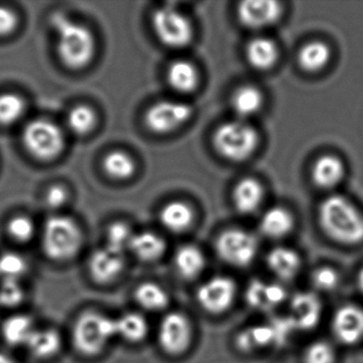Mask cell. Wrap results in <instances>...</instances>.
Masks as SVG:
<instances>
[{
    "label": "cell",
    "instance_id": "7a4b0ae2",
    "mask_svg": "<svg viewBox=\"0 0 363 363\" xmlns=\"http://www.w3.org/2000/svg\"><path fill=\"white\" fill-rule=\"evenodd\" d=\"M50 22L58 37L57 50L61 62L71 69L86 67L95 54L94 35L90 29L62 13L54 14Z\"/></svg>",
    "mask_w": 363,
    "mask_h": 363
},
{
    "label": "cell",
    "instance_id": "e575fe53",
    "mask_svg": "<svg viewBox=\"0 0 363 363\" xmlns=\"http://www.w3.org/2000/svg\"><path fill=\"white\" fill-rule=\"evenodd\" d=\"M26 259L18 252H7L0 255V281L21 280L28 273Z\"/></svg>",
    "mask_w": 363,
    "mask_h": 363
},
{
    "label": "cell",
    "instance_id": "9a60e30c",
    "mask_svg": "<svg viewBox=\"0 0 363 363\" xmlns=\"http://www.w3.org/2000/svg\"><path fill=\"white\" fill-rule=\"evenodd\" d=\"M322 315V303L312 293H298L291 301V315L289 318L295 328L309 330L318 325Z\"/></svg>",
    "mask_w": 363,
    "mask_h": 363
},
{
    "label": "cell",
    "instance_id": "d4e9b609",
    "mask_svg": "<svg viewBox=\"0 0 363 363\" xmlns=\"http://www.w3.org/2000/svg\"><path fill=\"white\" fill-rule=\"evenodd\" d=\"M130 252L140 260L152 262L158 260L165 252V243L162 238L150 231L135 233L131 242Z\"/></svg>",
    "mask_w": 363,
    "mask_h": 363
},
{
    "label": "cell",
    "instance_id": "e0dca14e",
    "mask_svg": "<svg viewBox=\"0 0 363 363\" xmlns=\"http://www.w3.org/2000/svg\"><path fill=\"white\" fill-rule=\"evenodd\" d=\"M343 162L337 157L322 156L312 167V179L316 186L322 189H330L341 182L344 177Z\"/></svg>",
    "mask_w": 363,
    "mask_h": 363
},
{
    "label": "cell",
    "instance_id": "f35d334b",
    "mask_svg": "<svg viewBox=\"0 0 363 363\" xmlns=\"http://www.w3.org/2000/svg\"><path fill=\"white\" fill-rule=\"evenodd\" d=\"M8 233L14 241L27 243L35 235V223L28 216H16L8 224Z\"/></svg>",
    "mask_w": 363,
    "mask_h": 363
},
{
    "label": "cell",
    "instance_id": "9c48e42d",
    "mask_svg": "<svg viewBox=\"0 0 363 363\" xmlns=\"http://www.w3.org/2000/svg\"><path fill=\"white\" fill-rule=\"evenodd\" d=\"M192 113L191 106L182 101H159L146 112L145 125L152 133L167 135L186 124Z\"/></svg>",
    "mask_w": 363,
    "mask_h": 363
},
{
    "label": "cell",
    "instance_id": "ffe728a7",
    "mask_svg": "<svg viewBox=\"0 0 363 363\" xmlns=\"http://www.w3.org/2000/svg\"><path fill=\"white\" fill-rule=\"evenodd\" d=\"M35 329V322L28 314H14L4 322L1 335L9 345L26 346Z\"/></svg>",
    "mask_w": 363,
    "mask_h": 363
},
{
    "label": "cell",
    "instance_id": "60d3db41",
    "mask_svg": "<svg viewBox=\"0 0 363 363\" xmlns=\"http://www.w3.org/2000/svg\"><path fill=\"white\" fill-rule=\"evenodd\" d=\"M312 284L320 291H331L339 284V275L331 267H320L312 275Z\"/></svg>",
    "mask_w": 363,
    "mask_h": 363
},
{
    "label": "cell",
    "instance_id": "ab89813d",
    "mask_svg": "<svg viewBox=\"0 0 363 363\" xmlns=\"http://www.w3.org/2000/svg\"><path fill=\"white\" fill-rule=\"evenodd\" d=\"M335 350L325 341L312 343L305 352V363H333Z\"/></svg>",
    "mask_w": 363,
    "mask_h": 363
},
{
    "label": "cell",
    "instance_id": "4dcf8cb0",
    "mask_svg": "<svg viewBox=\"0 0 363 363\" xmlns=\"http://www.w3.org/2000/svg\"><path fill=\"white\" fill-rule=\"evenodd\" d=\"M118 337L128 342H140L147 335L148 323L143 315L128 312L116 318Z\"/></svg>",
    "mask_w": 363,
    "mask_h": 363
},
{
    "label": "cell",
    "instance_id": "30bf717a",
    "mask_svg": "<svg viewBox=\"0 0 363 363\" xmlns=\"http://www.w3.org/2000/svg\"><path fill=\"white\" fill-rule=\"evenodd\" d=\"M235 282L230 278L216 276L201 284L197 291V301L210 313L218 314L226 311L235 301Z\"/></svg>",
    "mask_w": 363,
    "mask_h": 363
},
{
    "label": "cell",
    "instance_id": "8992f818",
    "mask_svg": "<svg viewBox=\"0 0 363 363\" xmlns=\"http://www.w3.org/2000/svg\"><path fill=\"white\" fill-rule=\"evenodd\" d=\"M23 143L27 152L38 160L52 161L65 148V135L54 123L48 120L33 121L23 131Z\"/></svg>",
    "mask_w": 363,
    "mask_h": 363
},
{
    "label": "cell",
    "instance_id": "5bb4252c",
    "mask_svg": "<svg viewBox=\"0 0 363 363\" xmlns=\"http://www.w3.org/2000/svg\"><path fill=\"white\" fill-rule=\"evenodd\" d=\"M126 267L124 255L104 247L96 250L89 261V272L94 281L110 284L118 279Z\"/></svg>",
    "mask_w": 363,
    "mask_h": 363
},
{
    "label": "cell",
    "instance_id": "3957f363",
    "mask_svg": "<svg viewBox=\"0 0 363 363\" xmlns=\"http://www.w3.org/2000/svg\"><path fill=\"white\" fill-rule=\"evenodd\" d=\"M116 337V318L97 311L82 313L74 324L72 333L76 350L89 357L101 354Z\"/></svg>",
    "mask_w": 363,
    "mask_h": 363
},
{
    "label": "cell",
    "instance_id": "b9f144b4",
    "mask_svg": "<svg viewBox=\"0 0 363 363\" xmlns=\"http://www.w3.org/2000/svg\"><path fill=\"white\" fill-rule=\"evenodd\" d=\"M18 18L9 8L0 7V37H6L18 28Z\"/></svg>",
    "mask_w": 363,
    "mask_h": 363
},
{
    "label": "cell",
    "instance_id": "74e56055",
    "mask_svg": "<svg viewBox=\"0 0 363 363\" xmlns=\"http://www.w3.org/2000/svg\"><path fill=\"white\" fill-rule=\"evenodd\" d=\"M26 297V291L21 280L0 281V306L14 308L20 306Z\"/></svg>",
    "mask_w": 363,
    "mask_h": 363
},
{
    "label": "cell",
    "instance_id": "ba28073f",
    "mask_svg": "<svg viewBox=\"0 0 363 363\" xmlns=\"http://www.w3.org/2000/svg\"><path fill=\"white\" fill-rule=\"evenodd\" d=\"M218 257L233 267H247L258 250L256 238L242 229H228L216 242Z\"/></svg>",
    "mask_w": 363,
    "mask_h": 363
},
{
    "label": "cell",
    "instance_id": "484cf974",
    "mask_svg": "<svg viewBox=\"0 0 363 363\" xmlns=\"http://www.w3.org/2000/svg\"><path fill=\"white\" fill-rule=\"evenodd\" d=\"M194 220L192 209L182 201L167 203L161 210V224L172 233H182L190 228Z\"/></svg>",
    "mask_w": 363,
    "mask_h": 363
},
{
    "label": "cell",
    "instance_id": "ee69618b",
    "mask_svg": "<svg viewBox=\"0 0 363 363\" xmlns=\"http://www.w3.org/2000/svg\"><path fill=\"white\" fill-rule=\"evenodd\" d=\"M0 363H18L13 357L5 352H0Z\"/></svg>",
    "mask_w": 363,
    "mask_h": 363
},
{
    "label": "cell",
    "instance_id": "7c38bea8",
    "mask_svg": "<svg viewBox=\"0 0 363 363\" xmlns=\"http://www.w3.org/2000/svg\"><path fill=\"white\" fill-rule=\"evenodd\" d=\"M281 6L273 0H248L240 4L238 18L252 29H261L275 24L281 16Z\"/></svg>",
    "mask_w": 363,
    "mask_h": 363
},
{
    "label": "cell",
    "instance_id": "f6af8a7d",
    "mask_svg": "<svg viewBox=\"0 0 363 363\" xmlns=\"http://www.w3.org/2000/svg\"><path fill=\"white\" fill-rule=\"evenodd\" d=\"M358 286L361 292L363 293V267L358 274Z\"/></svg>",
    "mask_w": 363,
    "mask_h": 363
},
{
    "label": "cell",
    "instance_id": "f1b7e54d",
    "mask_svg": "<svg viewBox=\"0 0 363 363\" xmlns=\"http://www.w3.org/2000/svg\"><path fill=\"white\" fill-rule=\"evenodd\" d=\"M175 267L182 277L192 279L205 267V257L196 246H182L175 254Z\"/></svg>",
    "mask_w": 363,
    "mask_h": 363
},
{
    "label": "cell",
    "instance_id": "4316f807",
    "mask_svg": "<svg viewBox=\"0 0 363 363\" xmlns=\"http://www.w3.org/2000/svg\"><path fill=\"white\" fill-rule=\"evenodd\" d=\"M330 48L320 41L310 42L299 50L298 65L308 73L322 71L330 61Z\"/></svg>",
    "mask_w": 363,
    "mask_h": 363
},
{
    "label": "cell",
    "instance_id": "7bdbcfd3",
    "mask_svg": "<svg viewBox=\"0 0 363 363\" xmlns=\"http://www.w3.org/2000/svg\"><path fill=\"white\" fill-rule=\"evenodd\" d=\"M69 199L67 189L61 186H54L48 189L45 195L46 205L52 209H59L65 206Z\"/></svg>",
    "mask_w": 363,
    "mask_h": 363
},
{
    "label": "cell",
    "instance_id": "cb8c5ba5",
    "mask_svg": "<svg viewBox=\"0 0 363 363\" xmlns=\"http://www.w3.org/2000/svg\"><path fill=\"white\" fill-rule=\"evenodd\" d=\"M294 220L288 210L275 207L267 210L260 220V230L272 239L284 237L292 230Z\"/></svg>",
    "mask_w": 363,
    "mask_h": 363
},
{
    "label": "cell",
    "instance_id": "7402d4cb",
    "mask_svg": "<svg viewBox=\"0 0 363 363\" xmlns=\"http://www.w3.org/2000/svg\"><path fill=\"white\" fill-rule=\"evenodd\" d=\"M269 269L280 279H292L301 267L298 255L291 248L279 246L267 255Z\"/></svg>",
    "mask_w": 363,
    "mask_h": 363
},
{
    "label": "cell",
    "instance_id": "277c9868",
    "mask_svg": "<svg viewBox=\"0 0 363 363\" xmlns=\"http://www.w3.org/2000/svg\"><path fill=\"white\" fill-rule=\"evenodd\" d=\"M84 235L73 218L52 216L46 220L42 233V246L48 258L55 261L73 259L82 250Z\"/></svg>",
    "mask_w": 363,
    "mask_h": 363
},
{
    "label": "cell",
    "instance_id": "5b68a950",
    "mask_svg": "<svg viewBox=\"0 0 363 363\" xmlns=\"http://www.w3.org/2000/svg\"><path fill=\"white\" fill-rule=\"evenodd\" d=\"M259 137L254 127L243 120L220 125L214 133L213 144L227 160L243 161L250 158L258 146Z\"/></svg>",
    "mask_w": 363,
    "mask_h": 363
},
{
    "label": "cell",
    "instance_id": "d6a6232c",
    "mask_svg": "<svg viewBox=\"0 0 363 363\" xmlns=\"http://www.w3.org/2000/svg\"><path fill=\"white\" fill-rule=\"evenodd\" d=\"M135 301L144 309L159 311L169 303V296L164 289L154 282H144L135 290Z\"/></svg>",
    "mask_w": 363,
    "mask_h": 363
},
{
    "label": "cell",
    "instance_id": "d6986e66",
    "mask_svg": "<svg viewBox=\"0 0 363 363\" xmlns=\"http://www.w3.org/2000/svg\"><path fill=\"white\" fill-rule=\"evenodd\" d=\"M278 345L277 335L273 323L256 325L241 331L237 337V345L243 352H252L269 345Z\"/></svg>",
    "mask_w": 363,
    "mask_h": 363
},
{
    "label": "cell",
    "instance_id": "2e32d148",
    "mask_svg": "<svg viewBox=\"0 0 363 363\" xmlns=\"http://www.w3.org/2000/svg\"><path fill=\"white\" fill-rule=\"evenodd\" d=\"M245 297L250 307L261 311H269L284 303L286 292L280 284L254 280L248 284Z\"/></svg>",
    "mask_w": 363,
    "mask_h": 363
},
{
    "label": "cell",
    "instance_id": "8d00e7d4",
    "mask_svg": "<svg viewBox=\"0 0 363 363\" xmlns=\"http://www.w3.org/2000/svg\"><path fill=\"white\" fill-rule=\"evenodd\" d=\"M135 233L128 224L124 222H116L110 225L106 235L107 244L106 247L118 254L125 255L127 250H130Z\"/></svg>",
    "mask_w": 363,
    "mask_h": 363
},
{
    "label": "cell",
    "instance_id": "6da1fadb",
    "mask_svg": "<svg viewBox=\"0 0 363 363\" xmlns=\"http://www.w3.org/2000/svg\"><path fill=\"white\" fill-rule=\"evenodd\" d=\"M318 220L325 233L339 243L354 245L363 241V216L342 195H331L320 203Z\"/></svg>",
    "mask_w": 363,
    "mask_h": 363
},
{
    "label": "cell",
    "instance_id": "f546056e",
    "mask_svg": "<svg viewBox=\"0 0 363 363\" xmlns=\"http://www.w3.org/2000/svg\"><path fill=\"white\" fill-rule=\"evenodd\" d=\"M262 105L263 97L260 91L250 86L238 89L231 99L233 111L243 120L258 113Z\"/></svg>",
    "mask_w": 363,
    "mask_h": 363
},
{
    "label": "cell",
    "instance_id": "ac0fdd59",
    "mask_svg": "<svg viewBox=\"0 0 363 363\" xmlns=\"http://www.w3.org/2000/svg\"><path fill=\"white\" fill-rule=\"evenodd\" d=\"M233 199L235 209L240 213H252L262 203V186L252 178H245L235 186Z\"/></svg>",
    "mask_w": 363,
    "mask_h": 363
},
{
    "label": "cell",
    "instance_id": "603a6c76",
    "mask_svg": "<svg viewBox=\"0 0 363 363\" xmlns=\"http://www.w3.org/2000/svg\"><path fill=\"white\" fill-rule=\"evenodd\" d=\"M246 58L256 69L264 71L271 69L278 59L277 46L267 38H256L246 48Z\"/></svg>",
    "mask_w": 363,
    "mask_h": 363
},
{
    "label": "cell",
    "instance_id": "4fadbf2b",
    "mask_svg": "<svg viewBox=\"0 0 363 363\" xmlns=\"http://www.w3.org/2000/svg\"><path fill=\"white\" fill-rule=\"evenodd\" d=\"M333 331L337 340L346 345L363 339V309L354 305L337 309L333 318Z\"/></svg>",
    "mask_w": 363,
    "mask_h": 363
},
{
    "label": "cell",
    "instance_id": "83f0119b",
    "mask_svg": "<svg viewBox=\"0 0 363 363\" xmlns=\"http://www.w3.org/2000/svg\"><path fill=\"white\" fill-rule=\"evenodd\" d=\"M169 86L179 93H190L196 89L199 75L196 69L189 61L178 60L167 69Z\"/></svg>",
    "mask_w": 363,
    "mask_h": 363
},
{
    "label": "cell",
    "instance_id": "52a82bcc",
    "mask_svg": "<svg viewBox=\"0 0 363 363\" xmlns=\"http://www.w3.org/2000/svg\"><path fill=\"white\" fill-rule=\"evenodd\" d=\"M152 28L160 42L169 48H184L193 39L192 24L173 6H165L155 11Z\"/></svg>",
    "mask_w": 363,
    "mask_h": 363
},
{
    "label": "cell",
    "instance_id": "8fae6325",
    "mask_svg": "<svg viewBox=\"0 0 363 363\" xmlns=\"http://www.w3.org/2000/svg\"><path fill=\"white\" fill-rule=\"evenodd\" d=\"M191 325L182 313L167 314L159 325V344L164 352L178 354L184 352L191 341Z\"/></svg>",
    "mask_w": 363,
    "mask_h": 363
},
{
    "label": "cell",
    "instance_id": "44dd1931",
    "mask_svg": "<svg viewBox=\"0 0 363 363\" xmlns=\"http://www.w3.org/2000/svg\"><path fill=\"white\" fill-rule=\"evenodd\" d=\"M26 347L33 356L48 359L56 356L62 347V337L52 328H37L31 335Z\"/></svg>",
    "mask_w": 363,
    "mask_h": 363
},
{
    "label": "cell",
    "instance_id": "1f68e13d",
    "mask_svg": "<svg viewBox=\"0 0 363 363\" xmlns=\"http://www.w3.org/2000/svg\"><path fill=\"white\" fill-rule=\"evenodd\" d=\"M103 167L105 173L116 180L129 179L135 172V163L133 157L121 150H114L106 155L103 160Z\"/></svg>",
    "mask_w": 363,
    "mask_h": 363
},
{
    "label": "cell",
    "instance_id": "d590c367",
    "mask_svg": "<svg viewBox=\"0 0 363 363\" xmlns=\"http://www.w3.org/2000/svg\"><path fill=\"white\" fill-rule=\"evenodd\" d=\"M26 104L20 95L4 93L0 95V126H9L24 116Z\"/></svg>",
    "mask_w": 363,
    "mask_h": 363
},
{
    "label": "cell",
    "instance_id": "836d02e7",
    "mask_svg": "<svg viewBox=\"0 0 363 363\" xmlns=\"http://www.w3.org/2000/svg\"><path fill=\"white\" fill-rule=\"evenodd\" d=\"M96 113L92 108L80 105L69 111L67 124L69 130L76 135H86L96 125Z\"/></svg>",
    "mask_w": 363,
    "mask_h": 363
}]
</instances>
